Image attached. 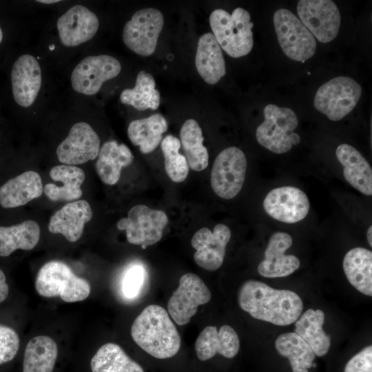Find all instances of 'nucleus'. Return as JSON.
<instances>
[{
	"mask_svg": "<svg viewBox=\"0 0 372 372\" xmlns=\"http://www.w3.org/2000/svg\"><path fill=\"white\" fill-rule=\"evenodd\" d=\"M19 345L20 340L16 331L0 324V365L14 358Z\"/></svg>",
	"mask_w": 372,
	"mask_h": 372,
	"instance_id": "obj_38",
	"label": "nucleus"
},
{
	"mask_svg": "<svg viewBox=\"0 0 372 372\" xmlns=\"http://www.w3.org/2000/svg\"><path fill=\"white\" fill-rule=\"evenodd\" d=\"M121 70L118 59L107 54L88 56L83 59L71 74L73 90L85 95L96 94L107 81L117 76Z\"/></svg>",
	"mask_w": 372,
	"mask_h": 372,
	"instance_id": "obj_11",
	"label": "nucleus"
},
{
	"mask_svg": "<svg viewBox=\"0 0 372 372\" xmlns=\"http://www.w3.org/2000/svg\"><path fill=\"white\" fill-rule=\"evenodd\" d=\"M39 224L31 220L8 227L0 226V256L7 257L17 249L31 250L40 238Z\"/></svg>",
	"mask_w": 372,
	"mask_h": 372,
	"instance_id": "obj_30",
	"label": "nucleus"
},
{
	"mask_svg": "<svg viewBox=\"0 0 372 372\" xmlns=\"http://www.w3.org/2000/svg\"><path fill=\"white\" fill-rule=\"evenodd\" d=\"M99 27L96 14L83 5L71 7L56 22L60 41L66 47H76L90 41Z\"/></svg>",
	"mask_w": 372,
	"mask_h": 372,
	"instance_id": "obj_17",
	"label": "nucleus"
},
{
	"mask_svg": "<svg viewBox=\"0 0 372 372\" xmlns=\"http://www.w3.org/2000/svg\"><path fill=\"white\" fill-rule=\"evenodd\" d=\"M134 341L145 352L158 359L175 355L180 347V337L166 310L150 304L136 318L132 327Z\"/></svg>",
	"mask_w": 372,
	"mask_h": 372,
	"instance_id": "obj_2",
	"label": "nucleus"
},
{
	"mask_svg": "<svg viewBox=\"0 0 372 372\" xmlns=\"http://www.w3.org/2000/svg\"><path fill=\"white\" fill-rule=\"evenodd\" d=\"M163 25L164 17L160 10L154 8L140 9L124 25L123 42L136 54L150 56L155 52Z\"/></svg>",
	"mask_w": 372,
	"mask_h": 372,
	"instance_id": "obj_9",
	"label": "nucleus"
},
{
	"mask_svg": "<svg viewBox=\"0 0 372 372\" xmlns=\"http://www.w3.org/2000/svg\"><path fill=\"white\" fill-rule=\"evenodd\" d=\"M92 218L90 204L79 200L65 205L50 218L48 229L52 234H61L71 242L83 235L85 225Z\"/></svg>",
	"mask_w": 372,
	"mask_h": 372,
	"instance_id": "obj_21",
	"label": "nucleus"
},
{
	"mask_svg": "<svg viewBox=\"0 0 372 372\" xmlns=\"http://www.w3.org/2000/svg\"><path fill=\"white\" fill-rule=\"evenodd\" d=\"M155 87L152 75L141 70L137 75L134 87L123 90L120 100L139 111L156 110L160 105V93Z\"/></svg>",
	"mask_w": 372,
	"mask_h": 372,
	"instance_id": "obj_35",
	"label": "nucleus"
},
{
	"mask_svg": "<svg viewBox=\"0 0 372 372\" xmlns=\"http://www.w3.org/2000/svg\"><path fill=\"white\" fill-rule=\"evenodd\" d=\"M50 178L62 183L61 185L48 183L43 187L45 196L52 201H74L82 196L81 188L85 175L83 169L74 165H59L50 172Z\"/></svg>",
	"mask_w": 372,
	"mask_h": 372,
	"instance_id": "obj_25",
	"label": "nucleus"
},
{
	"mask_svg": "<svg viewBox=\"0 0 372 372\" xmlns=\"http://www.w3.org/2000/svg\"><path fill=\"white\" fill-rule=\"evenodd\" d=\"M361 94L362 87L358 83L350 77L340 76L318 88L313 105L329 120L338 121L353 110Z\"/></svg>",
	"mask_w": 372,
	"mask_h": 372,
	"instance_id": "obj_6",
	"label": "nucleus"
},
{
	"mask_svg": "<svg viewBox=\"0 0 372 372\" xmlns=\"http://www.w3.org/2000/svg\"><path fill=\"white\" fill-rule=\"evenodd\" d=\"M344 372H372V347L367 346L346 364Z\"/></svg>",
	"mask_w": 372,
	"mask_h": 372,
	"instance_id": "obj_39",
	"label": "nucleus"
},
{
	"mask_svg": "<svg viewBox=\"0 0 372 372\" xmlns=\"http://www.w3.org/2000/svg\"><path fill=\"white\" fill-rule=\"evenodd\" d=\"M167 223L168 218L165 211L137 205L130 209L127 218L117 222L116 227L125 230L130 243L147 247L161 239Z\"/></svg>",
	"mask_w": 372,
	"mask_h": 372,
	"instance_id": "obj_10",
	"label": "nucleus"
},
{
	"mask_svg": "<svg viewBox=\"0 0 372 372\" xmlns=\"http://www.w3.org/2000/svg\"><path fill=\"white\" fill-rule=\"evenodd\" d=\"M324 313L320 309H309L296 321L295 333L311 348L315 355L323 356L329 351L331 339L322 329Z\"/></svg>",
	"mask_w": 372,
	"mask_h": 372,
	"instance_id": "obj_29",
	"label": "nucleus"
},
{
	"mask_svg": "<svg viewBox=\"0 0 372 372\" xmlns=\"http://www.w3.org/2000/svg\"><path fill=\"white\" fill-rule=\"evenodd\" d=\"M278 352L289 359L293 372H309L315 354L309 345L297 333L280 335L275 341Z\"/></svg>",
	"mask_w": 372,
	"mask_h": 372,
	"instance_id": "obj_34",
	"label": "nucleus"
},
{
	"mask_svg": "<svg viewBox=\"0 0 372 372\" xmlns=\"http://www.w3.org/2000/svg\"><path fill=\"white\" fill-rule=\"evenodd\" d=\"M133 160L134 156L126 145L107 141L100 148L96 171L103 183L113 185L119 180L122 168L130 165Z\"/></svg>",
	"mask_w": 372,
	"mask_h": 372,
	"instance_id": "obj_26",
	"label": "nucleus"
},
{
	"mask_svg": "<svg viewBox=\"0 0 372 372\" xmlns=\"http://www.w3.org/2000/svg\"><path fill=\"white\" fill-rule=\"evenodd\" d=\"M203 140L198 122L193 118L186 120L180 130V142L189 167L195 172L204 170L209 163V154Z\"/></svg>",
	"mask_w": 372,
	"mask_h": 372,
	"instance_id": "obj_32",
	"label": "nucleus"
},
{
	"mask_svg": "<svg viewBox=\"0 0 372 372\" xmlns=\"http://www.w3.org/2000/svg\"><path fill=\"white\" fill-rule=\"evenodd\" d=\"M367 240L371 247H372V226L371 225L367 230Z\"/></svg>",
	"mask_w": 372,
	"mask_h": 372,
	"instance_id": "obj_41",
	"label": "nucleus"
},
{
	"mask_svg": "<svg viewBox=\"0 0 372 372\" xmlns=\"http://www.w3.org/2000/svg\"><path fill=\"white\" fill-rule=\"evenodd\" d=\"M342 265L351 285L362 293L371 296V251L363 247L353 248L345 254Z\"/></svg>",
	"mask_w": 372,
	"mask_h": 372,
	"instance_id": "obj_28",
	"label": "nucleus"
},
{
	"mask_svg": "<svg viewBox=\"0 0 372 372\" xmlns=\"http://www.w3.org/2000/svg\"><path fill=\"white\" fill-rule=\"evenodd\" d=\"M299 19L321 43L333 41L338 34L341 17L331 0H300L297 5Z\"/></svg>",
	"mask_w": 372,
	"mask_h": 372,
	"instance_id": "obj_13",
	"label": "nucleus"
},
{
	"mask_svg": "<svg viewBox=\"0 0 372 372\" xmlns=\"http://www.w3.org/2000/svg\"><path fill=\"white\" fill-rule=\"evenodd\" d=\"M168 125L161 114L132 121L127 128V136L131 143L139 146L143 154L154 151L163 140V134L167 130Z\"/></svg>",
	"mask_w": 372,
	"mask_h": 372,
	"instance_id": "obj_27",
	"label": "nucleus"
},
{
	"mask_svg": "<svg viewBox=\"0 0 372 372\" xmlns=\"http://www.w3.org/2000/svg\"><path fill=\"white\" fill-rule=\"evenodd\" d=\"M100 144V138L90 125L79 122L72 125L67 137L58 145L56 156L64 165L83 164L98 156Z\"/></svg>",
	"mask_w": 372,
	"mask_h": 372,
	"instance_id": "obj_14",
	"label": "nucleus"
},
{
	"mask_svg": "<svg viewBox=\"0 0 372 372\" xmlns=\"http://www.w3.org/2000/svg\"><path fill=\"white\" fill-rule=\"evenodd\" d=\"M231 236L230 229L222 223L215 225L213 231L207 227L198 229L191 240V245L196 250L195 262L207 271L218 269L223 263Z\"/></svg>",
	"mask_w": 372,
	"mask_h": 372,
	"instance_id": "obj_16",
	"label": "nucleus"
},
{
	"mask_svg": "<svg viewBox=\"0 0 372 372\" xmlns=\"http://www.w3.org/2000/svg\"><path fill=\"white\" fill-rule=\"evenodd\" d=\"M209 24L219 45L229 56L239 58L252 50L254 23L244 8H236L231 14L216 9L209 16Z\"/></svg>",
	"mask_w": 372,
	"mask_h": 372,
	"instance_id": "obj_3",
	"label": "nucleus"
},
{
	"mask_svg": "<svg viewBox=\"0 0 372 372\" xmlns=\"http://www.w3.org/2000/svg\"><path fill=\"white\" fill-rule=\"evenodd\" d=\"M37 2H39V3H57V2H59L60 1L59 0H40V1H37Z\"/></svg>",
	"mask_w": 372,
	"mask_h": 372,
	"instance_id": "obj_42",
	"label": "nucleus"
},
{
	"mask_svg": "<svg viewBox=\"0 0 372 372\" xmlns=\"http://www.w3.org/2000/svg\"><path fill=\"white\" fill-rule=\"evenodd\" d=\"M263 208L272 218L285 223H296L308 214L310 204L306 194L298 187L282 186L269 191Z\"/></svg>",
	"mask_w": 372,
	"mask_h": 372,
	"instance_id": "obj_15",
	"label": "nucleus"
},
{
	"mask_svg": "<svg viewBox=\"0 0 372 372\" xmlns=\"http://www.w3.org/2000/svg\"><path fill=\"white\" fill-rule=\"evenodd\" d=\"M57 356V345L52 338L35 336L26 345L23 372H52Z\"/></svg>",
	"mask_w": 372,
	"mask_h": 372,
	"instance_id": "obj_31",
	"label": "nucleus"
},
{
	"mask_svg": "<svg viewBox=\"0 0 372 372\" xmlns=\"http://www.w3.org/2000/svg\"><path fill=\"white\" fill-rule=\"evenodd\" d=\"M335 155L343 167L345 180L363 194L371 196L372 169L360 152L350 145L341 144Z\"/></svg>",
	"mask_w": 372,
	"mask_h": 372,
	"instance_id": "obj_23",
	"label": "nucleus"
},
{
	"mask_svg": "<svg viewBox=\"0 0 372 372\" xmlns=\"http://www.w3.org/2000/svg\"><path fill=\"white\" fill-rule=\"evenodd\" d=\"M211 298L203 280L195 273H187L180 277L178 288L169 299L167 309L177 324L185 325L196 313L198 306L207 303Z\"/></svg>",
	"mask_w": 372,
	"mask_h": 372,
	"instance_id": "obj_12",
	"label": "nucleus"
},
{
	"mask_svg": "<svg viewBox=\"0 0 372 372\" xmlns=\"http://www.w3.org/2000/svg\"><path fill=\"white\" fill-rule=\"evenodd\" d=\"M195 65L199 75L208 84L217 83L225 75L222 50L212 33H205L199 38Z\"/></svg>",
	"mask_w": 372,
	"mask_h": 372,
	"instance_id": "obj_24",
	"label": "nucleus"
},
{
	"mask_svg": "<svg viewBox=\"0 0 372 372\" xmlns=\"http://www.w3.org/2000/svg\"><path fill=\"white\" fill-rule=\"evenodd\" d=\"M263 113L265 120L256 132V140L260 145L281 154L300 143L299 134L293 132L298 127V119L291 109L268 104Z\"/></svg>",
	"mask_w": 372,
	"mask_h": 372,
	"instance_id": "obj_5",
	"label": "nucleus"
},
{
	"mask_svg": "<svg viewBox=\"0 0 372 372\" xmlns=\"http://www.w3.org/2000/svg\"><path fill=\"white\" fill-rule=\"evenodd\" d=\"M9 287L6 282V278L3 271L0 269V303L3 302L8 297Z\"/></svg>",
	"mask_w": 372,
	"mask_h": 372,
	"instance_id": "obj_40",
	"label": "nucleus"
},
{
	"mask_svg": "<svg viewBox=\"0 0 372 372\" xmlns=\"http://www.w3.org/2000/svg\"><path fill=\"white\" fill-rule=\"evenodd\" d=\"M145 280L143 267L138 265L128 267L123 273L121 282V290L127 299L135 298L141 291Z\"/></svg>",
	"mask_w": 372,
	"mask_h": 372,
	"instance_id": "obj_37",
	"label": "nucleus"
},
{
	"mask_svg": "<svg viewBox=\"0 0 372 372\" xmlns=\"http://www.w3.org/2000/svg\"><path fill=\"white\" fill-rule=\"evenodd\" d=\"M278 41L284 53L291 59L304 62L316 50L313 35L290 10L278 9L273 14Z\"/></svg>",
	"mask_w": 372,
	"mask_h": 372,
	"instance_id": "obj_7",
	"label": "nucleus"
},
{
	"mask_svg": "<svg viewBox=\"0 0 372 372\" xmlns=\"http://www.w3.org/2000/svg\"><path fill=\"white\" fill-rule=\"evenodd\" d=\"M292 242V238L288 233H273L265 251V258L258 266V273L266 278H280L296 271L300 267V260L296 256L285 254Z\"/></svg>",
	"mask_w": 372,
	"mask_h": 372,
	"instance_id": "obj_19",
	"label": "nucleus"
},
{
	"mask_svg": "<svg viewBox=\"0 0 372 372\" xmlns=\"http://www.w3.org/2000/svg\"><path fill=\"white\" fill-rule=\"evenodd\" d=\"M161 147L168 177L175 183L184 181L189 174V167L185 156L178 152L180 140L172 134L167 135L162 140Z\"/></svg>",
	"mask_w": 372,
	"mask_h": 372,
	"instance_id": "obj_36",
	"label": "nucleus"
},
{
	"mask_svg": "<svg viewBox=\"0 0 372 372\" xmlns=\"http://www.w3.org/2000/svg\"><path fill=\"white\" fill-rule=\"evenodd\" d=\"M37 293L47 298L59 296L66 302L85 300L91 288L84 278L77 276L64 262L52 260L45 263L35 280Z\"/></svg>",
	"mask_w": 372,
	"mask_h": 372,
	"instance_id": "obj_4",
	"label": "nucleus"
},
{
	"mask_svg": "<svg viewBox=\"0 0 372 372\" xmlns=\"http://www.w3.org/2000/svg\"><path fill=\"white\" fill-rule=\"evenodd\" d=\"M42 82L41 68L37 59L25 54L14 63L11 71L13 97L23 107L31 106L40 91Z\"/></svg>",
	"mask_w": 372,
	"mask_h": 372,
	"instance_id": "obj_18",
	"label": "nucleus"
},
{
	"mask_svg": "<svg viewBox=\"0 0 372 372\" xmlns=\"http://www.w3.org/2000/svg\"><path fill=\"white\" fill-rule=\"evenodd\" d=\"M240 349L237 333L230 326L223 325L219 330L216 327H206L198 336L195 342L197 358L205 361L216 353L227 358L235 357Z\"/></svg>",
	"mask_w": 372,
	"mask_h": 372,
	"instance_id": "obj_20",
	"label": "nucleus"
},
{
	"mask_svg": "<svg viewBox=\"0 0 372 372\" xmlns=\"http://www.w3.org/2000/svg\"><path fill=\"white\" fill-rule=\"evenodd\" d=\"M92 372H144L118 344L108 342L101 346L90 362Z\"/></svg>",
	"mask_w": 372,
	"mask_h": 372,
	"instance_id": "obj_33",
	"label": "nucleus"
},
{
	"mask_svg": "<svg viewBox=\"0 0 372 372\" xmlns=\"http://www.w3.org/2000/svg\"><path fill=\"white\" fill-rule=\"evenodd\" d=\"M2 39H3V32H2V30H1V28L0 27V43L2 41Z\"/></svg>",
	"mask_w": 372,
	"mask_h": 372,
	"instance_id": "obj_43",
	"label": "nucleus"
},
{
	"mask_svg": "<svg viewBox=\"0 0 372 372\" xmlns=\"http://www.w3.org/2000/svg\"><path fill=\"white\" fill-rule=\"evenodd\" d=\"M240 308L253 318L278 326L295 322L302 312V299L295 292L273 289L257 280H247L238 293Z\"/></svg>",
	"mask_w": 372,
	"mask_h": 372,
	"instance_id": "obj_1",
	"label": "nucleus"
},
{
	"mask_svg": "<svg viewBox=\"0 0 372 372\" xmlns=\"http://www.w3.org/2000/svg\"><path fill=\"white\" fill-rule=\"evenodd\" d=\"M43 192L40 175L34 171H26L0 187V205L4 208L23 206L41 196Z\"/></svg>",
	"mask_w": 372,
	"mask_h": 372,
	"instance_id": "obj_22",
	"label": "nucleus"
},
{
	"mask_svg": "<svg viewBox=\"0 0 372 372\" xmlns=\"http://www.w3.org/2000/svg\"><path fill=\"white\" fill-rule=\"evenodd\" d=\"M247 162L244 152L229 147L216 156L211 172V186L220 198L229 200L236 196L245 183Z\"/></svg>",
	"mask_w": 372,
	"mask_h": 372,
	"instance_id": "obj_8",
	"label": "nucleus"
}]
</instances>
